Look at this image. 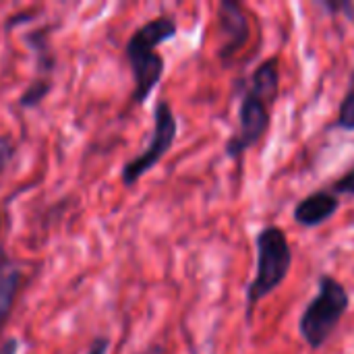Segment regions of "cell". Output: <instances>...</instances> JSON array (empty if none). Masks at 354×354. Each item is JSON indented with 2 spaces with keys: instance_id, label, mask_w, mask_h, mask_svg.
<instances>
[{
  "instance_id": "cell-1",
  "label": "cell",
  "mask_w": 354,
  "mask_h": 354,
  "mask_svg": "<svg viewBox=\"0 0 354 354\" xmlns=\"http://www.w3.org/2000/svg\"><path fill=\"white\" fill-rule=\"evenodd\" d=\"M178 25L170 15H158L156 19L145 21L137 27L127 39L124 54L133 75V93L131 102L135 106H143L145 100L153 93L158 83L164 77V58L158 52V46L176 37Z\"/></svg>"
},
{
  "instance_id": "cell-2",
  "label": "cell",
  "mask_w": 354,
  "mask_h": 354,
  "mask_svg": "<svg viewBox=\"0 0 354 354\" xmlns=\"http://www.w3.org/2000/svg\"><path fill=\"white\" fill-rule=\"evenodd\" d=\"M257 247V270L255 278L247 288V313L251 319L253 307L259 305L268 295L280 288L292 266V249L286 232L280 226H266L255 239Z\"/></svg>"
},
{
  "instance_id": "cell-3",
  "label": "cell",
  "mask_w": 354,
  "mask_h": 354,
  "mask_svg": "<svg viewBox=\"0 0 354 354\" xmlns=\"http://www.w3.org/2000/svg\"><path fill=\"white\" fill-rule=\"evenodd\" d=\"M348 307H351V297L344 284L332 276H322L317 282V295L311 299V303L305 307L299 319L301 338L313 351L322 348L336 332Z\"/></svg>"
},
{
  "instance_id": "cell-4",
  "label": "cell",
  "mask_w": 354,
  "mask_h": 354,
  "mask_svg": "<svg viewBox=\"0 0 354 354\" xmlns=\"http://www.w3.org/2000/svg\"><path fill=\"white\" fill-rule=\"evenodd\" d=\"M178 135V120L174 116V110L170 106L168 100H160L153 108V131H151V139L145 145V149L141 153H137L135 158H131L120 172V180L124 187H133L137 185V180L147 174L149 170H153L158 166V162L172 149L174 141Z\"/></svg>"
},
{
  "instance_id": "cell-5",
  "label": "cell",
  "mask_w": 354,
  "mask_h": 354,
  "mask_svg": "<svg viewBox=\"0 0 354 354\" xmlns=\"http://www.w3.org/2000/svg\"><path fill=\"white\" fill-rule=\"evenodd\" d=\"M270 124V106L255 93L245 89L239 108V131L226 141V156L232 160H241L253 145H257L266 137Z\"/></svg>"
},
{
  "instance_id": "cell-6",
  "label": "cell",
  "mask_w": 354,
  "mask_h": 354,
  "mask_svg": "<svg viewBox=\"0 0 354 354\" xmlns=\"http://www.w3.org/2000/svg\"><path fill=\"white\" fill-rule=\"evenodd\" d=\"M218 27H220V50L218 56L224 64H228L249 41L251 25L245 8L234 0H222L218 4Z\"/></svg>"
},
{
  "instance_id": "cell-7",
  "label": "cell",
  "mask_w": 354,
  "mask_h": 354,
  "mask_svg": "<svg viewBox=\"0 0 354 354\" xmlns=\"http://www.w3.org/2000/svg\"><path fill=\"white\" fill-rule=\"evenodd\" d=\"M340 209V199L330 191H315L301 199L292 212L295 222L303 228H317Z\"/></svg>"
},
{
  "instance_id": "cell-8",
  "label": "cell",
  "mask_w": 354,
  "mask_h": 354,
  "mask_svg": "<svg viewBox=\"0 0 354 354\" xmlns=\"http://www.w3.org/2000/svg\"><path fill=\"white\" fill-rule=\"evenodd\" d=\"M23 284V270L17 261H12L4 251H0V332L4 330L15 303L19 288Z\"/></svg>"
},
{
  "instance_id": "cell-9",
  "label": "cell",
  "mask_w": 354,
  "mask_h": 354,
  "mask_svg": "<svg viewBox=\"0 0 354 354\" xmlns=\"http://www.w3.org/2000/svg\"><path fill=\"white\" fill-rule=\"evenodd\" d=\"M245 89L255 93L268 106L276 104L278 93H280V62H278V58L263 60L251 75V81Z\"/></svg>"
},
{
  "instance_id": "cell-10",
  "label": "cell",
  "mask_w": 354,
  "mask_h": 354,
  "mask_svg": "<svg viewBox=\"0 0 354 354\" xmlns=\"http://www.w3.org/2000/svg\"><path fill=\"white\" fill-rule=\"evenodd\" d=\"M50 87H52L50 81H33V83L27 87V91L21 95L19 106H21V108H33V106H37V104L46 97V93L50 91Z\"/></svg>"
},
{
  "instance_id": "cell-11",
  "label": "cell",
  "mask_w": 354,
  "mask_h": 354,
  "mask_svg": "<svg viewBox=\"0 0 354 354\" xmlns=\"http://www.w3.org/2000/svg\"><path fill=\"white\" fill-rule=\"evenodd\" d=\"M338 127L342 131H354V81H351V87L340 104L338 110Z\"/></svg>"
},
{
  "instance_id": "cell-12",
  "label": "cell",
  "mask_w": 354,
  "mask_h": 354,
  "mask_svg": "<svg viewBox=\"0 0 354 354\" xmlns=\"http://www.w3.org/2000/svg\"><path fill=\"white\" fill-rule=\"evenodd\" d=\"M332 193H334L336 197H338V195H342V197H354V166L346 172V174H342L340 178L334 180Z\"/></svg>"
},
{
  "instance_id": "cell-13",
  "label": "cell",
  "mask_w": 354,
  "mask_h": 354,
  "mask_svg": "<svg viewBox=\"0 0 354 354\" xmlns=\"http://www.w3.org/2000/svg\"><path fill=\"white\" fill-rule=\"evenodd\" d=\"M12 153H15V147H12L10 139H8V137H2V139H0V170L10 162Z\"/></svg>"
},
{
  "instance_id": "cell-14",
  "label": "cell",
  "mask_w": 354,
  "mask_h": 354,
  "mask_svg": "<svg viewBox=\"0 0 354 354\" xmlns=\"http://www.w3.org/2000/svg\"><path fill=\"white\" fill-rule=\"evenodd\" d=\"M108 348H110V340L104 338V336H100V338H95L91 342V346L87 348L85 354H108Z\"/></svg>"
},
{
  "instance_id": "cell-15",
  "label": "cell",
  "mask_w": 354,
  "mask_h": 354,
  "mask_svg": "<svg viewBox=\"0 0 354 354\" xmlns=\"http://www.w3.org/2000/svg\"><path fill=\"white\" fill-rule=\"evenodd\" d=\"M19 353V340L17 338H8L0 344V354H17Z\"/></svg>"
},
{
  "instance_id": "cell-16",
  "label": "cell",
  "mask_w": 354,
  "mask_h": 354,
  "mask_svg": "<svg viewBox=\"0 0 354 354\" xmlns=\"http://www.w3.org/2000/svg\"><path fill=\"white\" fill-rule=\"evenodd\" d=\"M139 354H164V346H160V344H153V346L145 348L143 353H139Z\"/></svg>"
},
{
  "instance_id": "cell-17",
  "label": "cell",
  "mask_w": 354,
  "mask_h": 354,
  "mask_svg": "<svg viewBox=\"0 0 354 354\" xmlns=\"http://www.w3.org/2000/svg\"><path fill=\"white\" fill-rule=\"evenodd\" d=\"M351 81H354V71H353V77H351Z\"/></svg>"
}]
</instances>
